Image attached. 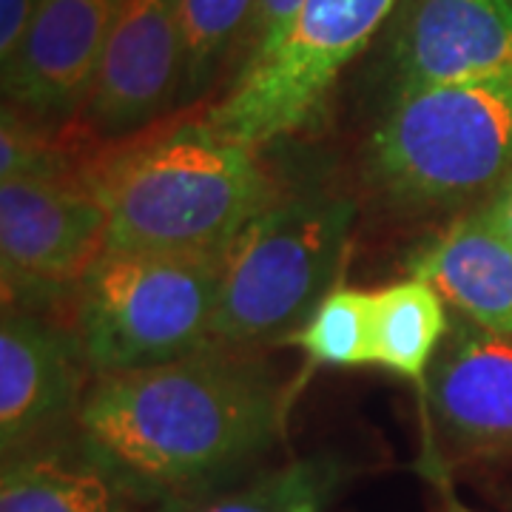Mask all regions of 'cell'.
<instances>
[{
    "instance_id": "6da1fadb",
    "label": "cell",
    "mask_w": 512,
    "mask_h": 512,
    "mask_svg": "<svg viewBox=\"0 0 512 512\" xmlns=\"http://www.w3.org/2000/svg\"><path fill=\"white\" fill-rule=\"evenodd\" d=\"M285 421V393L225 348L94 376L77 439L148 493H200L259 458Z\"/></svg>"
},
{
    "instance_id": "7a4b0ae2",
    "label": "cell",
    "mask_w": 512,
    "mask_h": 512,
    "mask_svg": "<svg viewBox=\"0 0 512 512\" xmlns=\"http://www.w3.org/2000/svg\"><path fill=\"white\" fill-rule=\"evenodd\" d=\"M83 177L106 205L111 254L217 256L279 197L259 148L205 117L100 154Z\"/></svg>"
},
{
    "instance_id": "3957f363",
    "label": "cell",
    "mask_w": 512,
    "mask_h": 512,
    "mask_svg": "<svg viewBox=\"0 0 512 512\" xmlns=\"http://www.w3.org/2000/svg\"><path fill=\"white\" fill-rule=\"evenodd\" d=\"M356 202L333 188L276 197L222 251L214 342L225 350L291 342L336 288Z\"/></svg>"
},
{
    "instance_id": "277c9868",
    "label": "cell",
    "mask_w": 512,
    "mask_h": 512,
    "mask_svg": "<svg viewBox=\"0 0 512 512\" xmlns=\"http://www.w3.org/2000/svg\"><path fill=\"white\" fill-rule=\"evenodd\" d=\"M367 165L373 183L410 205L493 194L512 174V74L393 97Z\"/></svg>"
},
{
    "instance_id": "5b68a950",
    "label": "cell",
    "mask_w": 512,
    "mask_h": 512,
    "mask_svg": "<svg viewBox=\"0 0 512 512\" xmlns=\"http://www.w3.org/2000/svg\"><path fill=\"white\" fill-rule=\"evenodd\" d=\"M222 254H111L74 288V333L94 376L214 348Z\"/></svg>"
},
{
    "instance_id": "8992f818",
    "label": "cell",
    "mask_w": 512,
    "mask_h": 512,
    "mask_svg": "<svg viewBox=\"0 0 512 512\" xmlns=\"http://www.w3.org/2000/svg\"><path fill=\"white\" fill-rule=\"evenodd\" d=\"M396 6L399 0H302L285 32L248 57L234 86L202 114L205 123L254 148L296 134Z\"/></svg>"
},
{
    "instance_id": "52a82bcc",
    "label": "cell",
    "mask_w": 512,
    "mask_h": 512,
    "mask_svg": "<svg viewBox=\"0 0 512 512\" xmlns=\"http://www.w3.org/2000/svg\"><path fill=\"white\" fill-rule=\"evenodd\" d=\"M109 251V214L86 177L0 180L3 305L77 288Z\"/></svg>"
},
{
    "instance_id": "ba28073f",
    "label": "cell",
    "mask_w": 512,
    "mask_h": 512,
    "mask_svg": "<svg viewBox=\"0 0 512 512\" xmlns=\"http://www.w3.org/2000/svg\"><path fill=\"white\" fill-rule=\"evenodd\" d=\"M424 464L512 453V336L461 319L450 322L427 379Z\"/></svg>"
},
{
    "instance_id": "9c48e42d",
    "label": "cell",
    "mask_w": 512,
    "mask_h": 512,
    "mask_svg": "<svg viewBox=\"0 0 512 512\" xmlns=\"http://www.w3.org/2000/svg\"><path fill=\"white\" fill-rule=\"evenodd\" d=\"M92 370L74 328L20 305H3L0 325V450L23 456L63 441L77 427Z\"/></svg>"
},
{
    "instance_id": "30bf717a",
    "label": "cell",
    "mask_w": 512,
    "mask_h": 512,
    "mask_svg": "<svg viewBox=\"0 0 512 512\" xmlns=\"http://www.w3.org/2000/svg\"><path fill=\"white\" fill-rule=\"evenodd\" d=\"M183 86L177 0H123L80 114L94 134L126 137L154 123Z\"/></svg>"
},
{
    "instance_id": "8fae6325",
    "label": "cell",
    "mask_w": 512,
    "mask_h": 512,
    "mask_svg": "<svg viewBox=\"0 0 512 512\" xmlns=\"http://www.w3.org/2000/svg\"><path fill=\"white\" fill-rule=\"evenodd\" d=\"M390 20L393 97L512 74V0H399Z\"/></svg>"
},
{
    "instance_id": "7c38bea8",
    "label": "cell",
    "mask_w": 512,
    "mask_h": 512,
    "mask_svg": "<svg viewBox=\"0 0 512 512\" xmlns=\"http://www.w3.org/2000/svg\"><path fill=\"white\" fill-rule=\"evenodd\" d=\"M123 0H37L18 55L3 69L15 109L60 117L83 109Z\"/></svg>"
},
{
    "instance_id": "4fadbf2b",
    "label": "cell",
    "mask_w": 512,
    "mask_h": 512,
    "mask_svg": "<svg viewBox=\"0 0 512 512\" xmlns=\"http://www.w3.org/2000/svg\"><path fill=\"white\" fill-rule=\"evenodd\" d=\"M410 276L430 282L476 328L512 336V245L484 208L461 214L410 259Z\"/></svg>"
},
{
    "instance_id": "5bb4252c",
    "label": "cell",
    "mask_w": 512,
    "mask_h": 512,
    "mask_svg": "<svg viewBox=\"0 0 512 512\" xmlns=\"http://www.w3.org/2000/svg\"><path fill=\"white\" fill-rule=\"evenodd\" d=\"M148 493L77 439L3 458L0 512H143Z\"/></svg>"
},
{
    "instance_id": "9a60e30c",
    "label": "cell",
    "mask_w": 512,
    "mask_h": 512,
    "mask_svg": "<svg viewBox=\"0 0 512 512\" xmlns=\"http://www.w3.org/2000/svg\"><path fill=\"white\" fill-rule=\"evenodd\" d=\"M444 305L441 293L419 276L370 291L373 365L419 384L421 390L453 322Z\"/></svg>"
},
{
    "instance_id": "2e32d148",
    "label": "cell",
    "mask_w": 512,
    "mask_h": 512,
    "mask_svg": "<svg viewBox=\"0 0 512 512\" xmlns=\"http://www.w3.org/2000/svg\"><path fill=\"white\" fill-rule=\"evenodd\" d=\"M353 473L336 453L293 458L191 512H328Z\"/></svg>"
},
{
    "instance_id": "e0dca14e",
    "label": "cell",
    "mask_w": 512,
    "mask_h": 512,
    "mask_svg": "<svg viewBox=\"0 0 512 512\" xmlns=\"http://www.w3.org/2000/svg\"><path fill=\"white\" fill-rule=\"evenodd\" d=\"M259 0H177L185 49L183 97L202 94L239 37H254Z\"/></svg>"
},
{
    "instance_id": "ac0fdd59",
    "label": "cell",
    "mask_w": 512,
    "mask_h": 512,
    "mask_svg": "<svg viewBox=\"0 0 512 512\" xmlns=\"http://www.w3.org/2000/svg\"><path fill=\"white\" fill-rule=\"evenodd\" d=\"M291 345L302 348L311 362L325 367L373 365V316L370 291L336 285L316 305Z\"/></svg>"
},
{
    "instance_id": "d6986e66",
    "label": "cell",
    "mask_w": 512,
    "mask_h": 512,
    "mask_svg": "<svg viewBox=\"0 0 512 512\" xmlns=\"http://www.w3.org/2000/svg\"><path fill=\"white\" fill-rule=\"evenodd\" d=\"M66 160L49 146L35 128L23 123L18 109H3L0 126V180L15 177H63Z\"/></svg>"
},
{
    "instance_id": "ffe728a7",
    "label": "cell",
    "mask_w": 512,
    "mask_h": 512,
    "mask_svg": "<svg viewBox=\"0 0 512 512\" xmlns=\"http://www.w3.org/2000/svg\"><path fill=\"white\" fill-rule=\"evenodd\" d=\"M37 0H0V66L6 69L18 55L23 35L32 23Z\"/></svg>"
},
{
    "instance_id": "44dd1931",
    "label": "cell",
    "mask_w": 512,
    "mask_h": 512,
    "mask_svg": "<svg viewBox=\"0 0 512 512\" xmlns=\"http://www.w3.org/2000/svg\"><path fill=\"white\" fill-rule=\"evenodd\" d=\"M299 6H302V0H259L254 37H251V55L265 52L276 37L285 32V26L291 23Z\"/></svg>"
},
{
    "instance_id": "7402d4cb",
    "label": "cell",
    "mask_w": 512,
    "mask_h": 512,
    "mask_svg": "<svg viewBox=\"0 0 512 512\" xmlns=\"http://www.w3.org/2000/svg\"><path fill=\"white\" fill-rule=\"evenodd\" d=\"M487 220L501 231V237L512 245V174L490 194L487 205H481Z\"/></svg>"
},
{
    "instance_id": "603a6c76",
    "label": "cell",
    "mask_w": 512,
    "mask_h": 512,
    "mask_svg": "<svg viewBox=\"0 0 512 512\" xmlns=\"http://www.w3.org/2000/svg\"><path fill=\"white\" fill-rule=\"evenodd\" d=\"M421 473L430 478L433 484H436V493H439V501L444 512H473L470 507H464L461 501L456 498V493L450 490V484H447V473H444V467H433V464H421Z\"/></svg>"
}]
</instances>
